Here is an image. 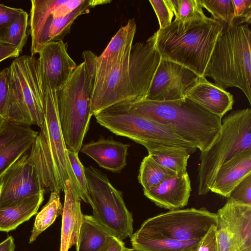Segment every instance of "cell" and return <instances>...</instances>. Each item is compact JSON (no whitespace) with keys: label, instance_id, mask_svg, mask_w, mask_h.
Returning a JSON list of instances; mask_svg holds the SVG:
<instances>
[{"label":"cell","instance_id":"obj_24","mask_svg":"<svg viewBox=\"0 0 251 251\" xmlns=\"http://www.w3.org/2000/svg\"><path fill=\"white\" fill-rule=\"evenodd\" d=\"M44 192L30 196L16 204L0 208V231L9 232L37 213Z\"/></svg>","mask_w":251,"mask_h":251},{"label":"cell","instance_id":"obj_29","mask_svg":"<svg viewBox=\"0 0 251 251\" xmlns=\"http://www.w3.org/2000/svg\"><path fill=\"white\" fill-rule=\"evenodd\" d=\"M62 210L59 193L51 192L48 202L36 215L29 243L35 241L42 232L51 226L56 218L62 214Z\"/></svg>","mask_w":251,"mask_h":251},{"label":"cell","instance_id":"obj_46","mask_svg":"<svg viewBox=\"0 0 251 251\" xmlns=\"http://www.w3.org/2000/svg\"><path fill=\"white\" fill-rule=\"evenodd\" d=\"M123 251H142L139 250L135 249L134 248H127L126 247L125 248Z\"/></svg>","mask_w":251,"mask_h":251},{"label":"cell","instance_id":"obj_1","mask_svg":"<svg viewBox=\"0 0 251 251\" xmlns=\"http://www.w3.org/2000/svg\"><path fill=\"white\" fill-rule=\"evenodd\" d=\"M38 74L44 96V119L29 155L45 192H64L68 180L76 192L77 183L60 125L57 91Z\"/></svg>","mask_w":251,"mask_h":251},{"label":"cell","instance_id":"obj_23","mask_svg":"<svg viewBox=\"0 0 251 251\" xmlns=\"http://www.w3.org/2000/svg\"><path fill=\"white\" fill-rule=\"evenodd\" d=\"M130 242L133 248L142 251H196L200 241H179L139 228Z\"/></svg>","mask_w":251,"mask_h":251},{"label":"cell","instance_id":"obj_5","mask_svg":"<svg viewBox=\"0 0 251 251\" xmlns=\"http://www.w3.org/2000/svg\"><path fill=\"white\" fill-rule=\"evenodd\" d=\"M95 117L100 125L113 133L143 145L148 154L172 148L186 149L193 153L198 149L177 135L170 125L140 115L127 102L112 106Z\"/></svg>","mask_w":251,"mask_h":251},{"label":"cell","instance_id":"obj_15","mask_svg":"<svg viewBox=\"0 0 251 251\" xmlns=\"http://www.w3.org/2000/svg\"><path fill=\"white\" fill-rule=\"evenodd\" d=\"M36 59L40 76L50 86L60 90L71 76L77 66L67 52V45L62 40L49 42L39 52Z\"/></svg>","mask_w":251,"mask_h":251},{"label":"cell","instance_id":"obj_33","mask_svg":"<svg viewBox=\"0 0 251 251\" xmlns=\"http://www.w3.org/2000/svg\"><path fill=\"white\" fill-rule=\"evenodd\" d=\"M68 156L77 183L76 192L81 200L89 204L90 199L85 167L80 162L78 153L68 150Z\"/></svg>","mask_w":251,"mask_h":251},{"label":"cell","instance_id":"obj_43","mask_svg":"<svg viewBox=\"0 0 251 251\" xmlns=\"http://www.w3.org/2000/svg\"><path fill=\"white\" fill-rule=\"evenodd\" d=\"M125 247L123 241L113 237L97 251H123Z\"/></svg>","mask_w":251,"mask_h":251},{"label":"cell","instance_id":"obj_27","mask_svg":"<svg viewBox=\"0 0 251 251\" xmlns=\"http://www.w3.org/2000/svg\"><path fill=\"white\" fill-rule=\"evenodd\" d=\"M68 0H32L30 12L29 33L31 38V48L37 41L47 19L60 5Z\"/></svg>","mask_w":251,"mask_h":251},{"label":"cell","instance_id":"obj_31","mask_svg":"<svg viewBox=\"0 0 251 251\" xmlns=\"http://www.w3.org/2000/svg\"><path fill=\"white\" fill-rule=\"evenodd\" d=\"M28 15L24 11L4 29L0 39L3 44L16 47L21 52L26 43Z\"/></svg>","mask_w":251,"mask_h":251},{"label":"cell","instance_id":"obj_28","mask_svg":"<svg viewBox=\"0 0 251 251\" xmlns=\"http://www.w3.org/2000/svg\"><path fill=\"white\" fill-rule=\"evenodd\" d=\"M177 175L176 173L163 167L148 154L141 162L138 179L143 190H148L168 178Z\"/></svg>","mask_w":251,"mask_h":251},{"label":"cell","instance_id":"obj_20","mask_svg":"<svg viewBox=\"0 0 251 251\" xmlns=\"http://www.w3.org/2000/svg\"><path fill=\"white\" fill-rule=\"evenodd\" d=\"M186 97L221 118L232 110L233 95L215 83L201 76L199 82L187 93Z\"/></svg>","mask_w":251,"mask_h":251},{"label":"cell","instance_id":"obj_44","mask_svg":"<svg viewBox=\"0 0 251 251\" xmlns=\"http://www.w3.org/2000/svg\"><path fill=\"white\" fill-rule=\"evenodd\" d=\"M15 244L12 236L7 237L4 241L0 243V251H14Z\"/></svg>","mask_w":251,"mask_h":251},{"label":"cell","instance_id":"obj_7","mask_svg":"<svg viewBox=\"0 0 251 251\" xmlns=\"http://www.w3.org/2000/svg\"><path fill=\"white\" fill-rule=\"evenodd\" d=\"M251 150V109L233 111L222 120L217 139L208 149L201 152L198 167V193L204 195L219 168L237 153Z\"/></svg>","mask_w":251,"mask_h":251},{"label":"cell","instance_id":"obj_36","mask_svg":"<svg viewBox=\"0 0 251 251\" xmlns=\"http://www.w3.org/2000/svg\"><path fill=\"white\" fill-rule=\"evenodd\" d=\"M158 19L159 29H164L169 26L174 16L165 0H150Z\"/></svg>","mask_w":251,"mask_h":251},{"label":"cell","instance_id":"obj_17","mask_svg":"<svg viewBox=\"0 0 251 251\" xmlns=\"http://www.w3.org/2000/svg\"><path fill=\"white\" fill-rule=\"evenodd\" d=\"M191 191L190 179L186 173L168 178L158 186L144 190V194L157 206L171 210L186 206Z\"/></svg>","mask_w":251,"mask_h":251},{"label":"cell","instance_id":"obj_11","mask_svg":"<svg viewBox=\"0 0 251 251\" xmlns=\"http://www.w3.org/2000/svg\"><path fill=\"white\" fill-rule=\"evenodd\" d=\"M216 214L218 251H241L251 248V205L228 198Z\"/></svg>","mask_w":251,"mask_h":251},{"label":"cell","instance_id":"obj_32","mask_svg":"<svg viewBox=\"0 0 251 251\" xmlns=\"http://www.w3.org/2000/svg\"><path fill=\"white\" fill-rule=\"evenodd\" d=\"M202 8L211 14V18L224 26V30L229 28L234 16L231 0H200Z\"/></svg>","mask_w":251,"mask_h":251},{"label":"cell","instance_id":"obj_14","mask_svg":"<svg viewBox=\"0 0 251 251\" xmlns=\"http://www.w3.org/2000/svg\"><path fill=\"white\" fill-rule=\"evenodd\" d=\"M161 59L154 33L132 46L128 64L131 101L146 98Z\"/></svg>","mask_w":251,"mask_h":251},{"label":"cell","instance_id":"obj_9","mask_svg":"<svg viewBox=\"0 0 251 251\" xmlns=\"http://www.w3.org/2000/svg\"><path fill=\"white\" fill-rule=\"evenodd\" d=\"M93 216L116 238L123 241L133 234V219L124 201L122 192L98 169L85 167Z\"/></svg>","mask_w":251,"mask_h":251},{"label":"cell","instance_id":"obj_37","mask_svg":"<svg viewBox=\"0 0 251 251\" xmlns=\"http://www.w3.org/2000/svg\"><path fill=\"white\" fill-rule=\"evenodd\" d=\"M229 198L251 205V174L246 176L232 190Z\"/></svg>","mask_w":251,"mask_h":251},{"label":"cell","instance_id":"obj_19","mask_svg":"<svg viewBox=\"0 0 251 251\" xmlns=\"http://www.w3.org/2000/svg\"><path fill=\"white\" fill-rule=\"evenodd\" d=\"M60 251H69L78 240L83 214L81 208V199L73 187L70 180L66 181L64 190Z\"/></svg>","mask_w":251,"mask_h":251},{"label":"cell","instance_id":"obj_45","mask_svg":"<svg viewBox=\"0 0 251 251\" xmlns=\"http://www.w3.org/2000/svg\"><path fill=\"white\" fill-rule=\"evenodd\" d=\"M7 121L8 120H6L0 114V131L3 128Z\"/></svg>","mask_w":251,"mask_h":251},{"label":"cell","instance_id":"obj_2","mask_svg":"<svg viewBox=\"0 0 251 251\" xmlns=\"http://www.w3.org/2000/svg\"><path fill=\"white\" fill-rule=\"evenodd\" d=\"M224 30L220 22L207 17L184 23L175 20L154 34L161 58L179 64L199 76L203 75L215 46Z\"/></svg>","mask_w":251,"mask_h":251},{"label":"cell","instance_id":"obj_35","mask_svg":"<svg viewBox=\"0 0 251 251\" xmlns=\"http://www.w3.org/2000/svg\"><path fill=\"white\" fill-rule=\"evenodd\" d=\"M231 0L234 7V16L229 28L243 24H250L251 0Z\"/></svg>","mask_w":251,"mask_h":251},{"label":"cell","instance_id":"obj_38","mask_svg":"<svg viewBox=\"0 0 251 251\" xmlns=\"http://www.w3.org/2000/svg\"><path fill=\"white\" fill-rule=\"evenodd\" d=\"M8 99V69L6 68L0 71V114L7 120Z\"/></svg>","mask_w":251,"mask_h":251},{"label":"cell","instance_id":"obj_21","mask_svg":"<svg viewBox=\"0 0 251 251\" xmlns=\"http://www.w3.org/2000/svg\"><path fill=\"white\" fill-rule=\"evenodd\" d=\"M130 146L112 139H100L85 144L80 151L94 159L100 167L113 172H120L126 165Z\"/></svg>","mask_w":251,"mask_h":251},{"label":"cell","instance_id":"obj_4","mask_svg":"<svg viewBox=\"0 0 251 251\" xmlns=\"http://www.w3.org/2000/svg\"><path fill=\"white\" fill-rule=\"evenodd\" d=\"M251 31L249 25L224 31L218 40L203 76L225 90L237 87L251 104Z\"/></svg>","mask_w":251,"mask_h":251},{"label":"cell","instance_id":"obj_8","mask_svg":"<svg viewBox=\"0 0 251 251\" xmlns=\"http://www.w3.org/2000/svg\"><path fill=\"white\" fill-rule=\"evenodd\" d=\"M8 69V120L40 127L44 119V96L36 58L20 56Z\"/></svg>","mask_w":251,"mask_h":251},{"label":"cell","instance_id":"obj_47","mask_svg":"<svg viewBox=\"0 0 251 251\" xmlns=\"http://www.w3.org/2000/svg\"><path fill=\"white\" fill-rule=\"evenodd\" d=\"M3 44L1 40L0 39V44Z\"/></svg>","mask_w":251,"mask_h":251},{"label":"cell","instance_id":"obj_30","mask_svg":"<svg viewBox=\"0 0 251 251\" xmlns=\"http://www.w3.org/2000/svg\"><path fill=\"white\" fill-rule=\"evenodd\" d=\"M191 154L186 149L172 148L154 151L148 154L163 167L181 176L187 173V161Z\"/></svg>","mask_w":251,"mask_h":251},{"label":"cell","instance_id":"obj_41","mask_svg":"<svg viewBox=\"0 0 251 251\" xmlns=\"http://www.w3.org/2000/svg\"><path fill=\"white\" fill-rule=\"evenodd\" d=\"M85 0H68L58 7L51 14L53 18L62 17L69 14L78 7Z\"/></svg>","mask_w":251,"mask_h":251},{"label":"cell","instance_id":"obj_18","mask_svg":"<svg viewBox=\"0 0 251 251\" xmlns=\"http://www.w3.org/2000/svg\"><path fill=\"white\" fill-rule=\"evenodd\" d=\"M250 174H251V150L242 151L219 168L210 191L228 198L234 188Z\"/></svg>","mask_w":251,"mask_h":251},{"label":"cell","instance_id":"obj_12","mask_svg":"<svg viewBox=\"0 0 251 251\" xmlns=\"http://www.w3.org/2000/svg\"><path fill=\"white\" fill-rule=\"evenodd\" d=\"M43 192L44 190L28 151L0 178V208L16 204Z\"/></svg>","mask_w":251,"mask_h":251},{"label":"cell","instance_id":"obj_6","mask_svg":"<svg viewBox=\"0 0 251 251\" xmlns=\"http://www.w3.org/2000/svg\"><path fill=\"white\" fill-rule=\"evenodd\" d=\"M95 75L83 61L57 91L59 122L64 141L67 149L77 153L80 151L93 116L91 96Z\"/></svg>","mask_w":251,"mask_h":251},{"label":"cell","instance_id":"obj_42","mask_svg":"<svg viewBox=\"0 0 251 251\" xmlns=\"http://www.w3.org/2000/svg\"><path fill=\"white\" fill-rule=\"evenodd\" d=\"M21 52L15 47L4 44H0V62L9 58L17 57Z\"/></svg>","mask_w":251,"mask_h":251},{"label":"cell","instance_id":"obj_39","mask_svg":"<svg viewBox=\"0 0 251 251\" xmlns=\"http://www.w3.org/2000/svg\"><path fill=\"white\" fill-rule=\"evenodd\" d=\"M24 11V10L21 8L11 7L0 4V28L4 27L5 29L16 20Z\"/></svg>","mask_w":251,"mask_h":251},{"label":"cell","instance_id":"obj_34","mask_svg":"<svg viewBox=\"0 0 251 251\" xmlns=\"http://www.w3.org/2000/svg\"><path fill=\"white\" fill-rule=\"evenodd\" d=\"M200 0H179V8L175 20L182 23L207 18Z\"/></svg>","mask_w":251,"mask_h":251},{"label":"cell","instance_id":"obj_13","mask_svg":"<svg viewBox=\"0 0 251 251\" xmlns=\"http://www.w3.org/2000/svg\"><path fill=\"white\" fill-rule=\"evenodd\" d=\"M200 77L179 64L161 58L145 99L166 101L183 99Z\"/></svg>","mask_w":251,"mask_h":251},{"label":"cell","instance_id":"obj_10","mask_svg":"<svg viewBox=\"0 0 251 251\" xmlns=\"http://www.w3.org/2000/svg\"><path fill=\"white\" fill-rule=\"evenodd\" d=\"M217 224L216 213L205 208H190L158 214L146 220L139 228L179 241H200Z\"/></svg>","mask_w":251,"mask_h":251},{"label":"cell","instance_id":"obj_3","mask_svg":"<svg viewBox=\"0 0 251 251\" xmlns=\"http://www.w3.org/2000/svg\"><path fill=\"white\" fill-rule=\"evenodd\" d=\"M127 102L140 115L170 125L177 135L201 152L208 149L220 133L222 118L186 97L172 101L143 99Z\"/></svg>","mask_w":251,"mask_h":251},{"label":"cell","instance_id":"obj_16","mask_svg":"<svg viewBox=\"0 0 251 251\" xmlns=\"http://www.w3.org/2000/svg\"><path fill=\"white\" fill-rule=\"evenodd\" d=\"M37 134L29 125L7 121L0 131V178L30 149Z\"/></svg>","mask_w":251,"mask_h":251},{"label":"cell","instance_id":"obj_26","mask_svg":"<svg viewBox=\"0 0 251 251\" xmlns=\"http://www.w3.org/2000/svg\"><path fill=\"white\" fill-rule=\"evenodd\" d=\"M113 237L92 215H83L76 251H97Z\"/></svg>","mask_w":251,"mask_h":251},{"label":"cell","instance_id":"obj_22","mask_svg":"<svg viewBox=\"0 0 251 251\" xmlns=\"http://www.w3.org/2000/svg\"><path fill=\"white\" fill-rule=\"evenodd\" d=\"M107 3L108 1L106 0H85L78 7L66 16L53 18L51 15L45 23L36 44L31 48V56L38 53L46 44L62 40L69 32L75 20L78 16L88 13L90 8Z\"/></svg>","mask_w":251,"mask_h":251},{"label":"cell","instance_id":"obj_40","mask_svg":"<svg viewBox=\"0 0 251 251\" xmlns=\"http://www.w3.org/2000/svg\"><path fill=\"white\" fill-rule=\"evenodd\" d=\"M196 251H218L216 226L212 227L200 241Z\"/></svg>","mask_w":251,"mask_h":251},{"label":"cell","instance_id":"obj_25","mask_svg":"<svg viewBox=\"0 0 251 251\" xmlns=\"http://www.w3.org/2000/svg\"><path fill=\"white\" fill-rule=\"evenodd\" d=\"M136 31L135 20L129 19L112 38L102 53L97 56L96 69L118 61L131 48Z\"/></svg>","mask_w":251,"mask_h":251}]
</instances>
